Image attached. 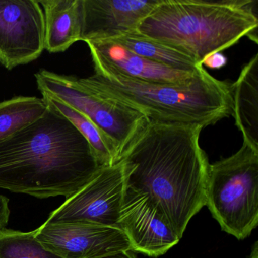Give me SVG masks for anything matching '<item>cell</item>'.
<instances>
[{
    "label": "cell",
    "instance_id": "cell-16",
    "mask_svg": "<svg viewBox=\"0 0 258 258\" xmlns=\"http://www.w3.org/2000/svg\"><path fill=\"white\" fill-rule=\"evenodd\" d=\"M108 40L143 58L176 70L194 72L202 66L188 55L137 33L125 34Z\"/></svg>",
    "mask_w": 258,
    "mask_h": 258
},
{
    "label": "cell",
    "instance_id": "cell-17",
    "mask_svg": "<svg viewBox=\"0 0 258 258\" xmlns=\"http://www.w3.org/2000/svg\"><path fill=\"white\" fill-rule=\"evenodd\" d=\"M43 98L17 96L0 102V139L41 117L46 110Z\"/></svg>",
    "mask_w": 258,
    "mask_h": 258
},
{
    "label": "cell",
    "instance_id": "cell-5",
    "mask_svg": "<svg viewBox=\"0 0 258 258\" xmlns=\"http://www.w3.org/2000/svg\"><path fill=\"white\" fill-rule=\"evenodd\" d=\"M205 205L226 233L238 240L250 235L258 224V150L243 143L210 164Z\"/></svg>",
    "mask_w": 258,
    "mask_h": 258
},
{
    "label": "cell",
    "instance_id": "cell-9",
    "mask_svg": "<svg viewBox=\"0 0 258 258\" xmlns=\"http://www.w3.org/2000/svg\"><path fill=\"white\" fill-rule=\"evenodd\" d=\"M36 237L48 250L62 258H103L133 251L124 232L111 226L45 222L36 229Z\"/></svg>",
    "mask_w": 258,
    "mask_h": 258
},
{
    "label": "cell",
    "instance_id": "cell-1",
    "mask_svg": "<svg viewBox=\"0 0 258 258\" xmlns=\"http://www.w3.org/2000/svg\"><path fill=\"white\" fill-rule=\"evenodd\" d=\"M202 126L149 122L122 155L125 186L149 195L182 238L206 204L209 161Z\"/></svg>",
    "mask_w": 258,
    "mask_h": 258
},
{
    "label": "cell",
    "instance_id": "cell-15",
    "mask_svg": "<svg viewBox=\"0 0 258 258\" xmlns=\"http://www.w3.org/2000/svg\"><path fill=\"white\" fill-rule=\"evenodd\" d=\"M42 98L48 105L69 120L82 134L102 167L113 165L120 161L114 143L87 115L59 99L46 95H42Z\"/></svg>",
    "mask_w": 258,
    "mask_h": 258
},
{
    "label": "cell",
    "instance_id": "cell-8",
    "mask_svg": "<svg viewBox=\"0 0 258 258\" xmlns=\"http://www.w3.org/2000/svg\"><path fill=\"white\" fill-rule=\"evenodd\" d=\"M45 50V21L37 0H0V64L12 70Z\"/></svg>",
    "mask_w": 258,
    "mask_h": 258
},
{
    "label": "cell",
    "instance_id": "cell-2",
    "mask_svg": "<svg viewBox=\"0 0 258 258\" xmlns=\"http://www.w3.org/2000/svg\"><path fill=\"white\" fill-rule=\"evenodd\" d=\"M47 107L41 117L0 139V188L68 199L104 167L77 128Z\"/></svg>",
    "mask_w": 258,
    "mask_h": 258
},
{
    "label": "cell",
    "instance_id": "cell-18",
    "mask_svg": "<svg viewBox=\"0 0 258 258\" xmlns=\"http://www.w3.org/2000/svg\"><path fill=\"white\" fill-rule=\"evenodd\" d=\"M0 258H62L48 250L36 237V229L0 231Z\"/></svg>",
    "mask_w": 258,
    "mask_h": 258
},
{
    "label": "cell",
    "instance_id": "cell-21",
    "mask_svg": "<svg viewBox=\"0 0 258 258\" xmlns=\"http://www.w3.org/2000/svg\"><path fill=\"white\" fill-rule=\"evenodd\" d=\"M103 258H137L134 251H121Z\"/></svg>",
    "mask_w": 258,
    "mask_h": 258
},
{
    "label": "cell",
    "instance_id": "cell-6",
    "mask_svg": "<svg viewBox=\"0 0 258 258\" xmlns=\"http://www.w3.org/2000/svg\"><path fill=\"white\" fill-rule=\"evenodd\" d=\"M35 78L42 95L59 99L87 115L114 143L120 160L149 123L139 111L90 93L76 77L42 69Z\"/></svg>",
    "mask_w": 258,
    "mask_h": 258
},
{
    "label": "cell",
    "instance_id": "cell-3",
    "mask_svg": "<svg viewBox=\"0 0 258 258\" xmlns=\"http://www.w3.org/2000/svg\"><path fill=\"white\" fill-rule=\"evenodd\" d=\"M78 81L93 94L139 111L153 123L205 128L232 114V86L216 79L203 66L185 84L148 83L96 73Z\"/></svg>",
    "mask_w": 258,
    "mask_h": 258
},
{
    "label": "cell",
    "instance_id": "cell-19",
    "mask_svg": "<svg viewBox=\"0 0 258 258\" xmlns=\"http://www.w3.org/2000/svg\"><path fill=\"white\" fill-rule=\"evenodd\" d=\"M9 200L6 196L0 195V231L6 229L10 219V211Z\"/></svg>",
    "mask_w": 258,
    "mask_h": 258
},
{
    "label": "cell",
    "instance_id": "cell-14",
    "mask_svg": "<svg viewBox=\"0 0 258 258\" xmlns=\"http://www.w3.org/2000/svg\"><path fill=\"white\" fill-rule=\"evenodd\" d=\"M232 114L243 143L258 150V55L243 68L232 85Z\"/></svg>",
    "mask_w": 258,
    "mask_h": 258
},
{
    "label": "cell",
    "instance_id": "cell-11",
    "mask_svg": "<svg viewBox=\"0 0 258 258\" xmlns=\"http://www.w3.org/2000/svg\"><path fill=\"white\" fill-rule=\"evenodd\" d=\"M160 0H81V41L111 40L137 33Z\"/></svg>",
    "mask_w": 258,
    "mask_h": 258
},
{
    "label": "cell",
    "instance_id": "cell-4",
    "mask_svg": "<svg viewBox=\"0 0 258 258\" xmlns=\"http://www.w3.org/2000/svg\"><path fill=\"white\" fill-rule=\"evenodd\" d=\"M251 0H160L137 34L173 48L202 64L244 37L257 43Z\"/></svg>",
    "mask_w": 258,
    "mask_h": 258
},
{
    "label": "cell",
    "instance_id": "cell-13",
    "mask_svg": "<svg viewBox=\"0 0 258 258\" xmlns=\"http://www.w3.org/2000/svg\"><path fill=\"white\" fill-rule=\"evenodd\" d=\"M45 21V49L51 53L68 50L81 41V0H42Z\"/></svg>",
    "mask_w": 258,
    "mask_h": 258
},
{
    "label": "cell",
    "instance_id": "cell-7",
    "mask_svg": "<svg viewBox=\"0 0 258 258\" xmlns=\"http://www.w3.org/2000/svg\"><path fill=\"white\" fill-rule=\"evenodd\" d=\"M124 188L121 161L102 167L90 182L52 211L46 222L87 223L119 228Z\"/></svg>",
    "mask_w": 258,
    "mask_h": 258
},
{
    "label": "cell",
    "instance_id": "cell-22",
    "mask_svg": "<svg viewBox=\"0 0 258 258\" xmlns=\"http://www.w3.org/2000/svg\"><path fill=\"white\" fill-rule=\"evenodd\" d=\"M250 258H258V242L253 244V247H252L251 253H250Z\"/></svg>",
    "mask_w": 258,
    "mask_h": 258
},
{
    "label": "cell",
    "instance_id": "cell-12",
    "mask_svg": "<svg viewBox=\"0 0 258 258\" xmlns=\"http://www.w3.org/2000/svg\"><path fill=\"white\" fill-rule=\"evenodd\" d=\"M86 43L91 53L96 74L99 75H117L148 83L185 84L194 79L203 66L196 72H183L143 58L111 40H91Z\"/></svg>",
    "mask_w": 258,
    "mask_h": 258
},
{
    "label": "cell",
    "instance_id": "cell-10",
    "mask_svg": "<svg viewBox=\"0 0 258 258\" xmlns=\"http://www.w3.org/2000/svg\"><path fill=\"white\" fill-rule=\"evenodd\" d=\"M118 226L133 251L154 257L164 254L181 239L157 202L146 193L126 186Z\"/></svg>",
    "mask_w": 258,
    "mask_h": 258
},
{
    "label": "cell",
    "instance_id": "cell-20",
    "mask_svg": "<svg viewBox=\"0 0 258 258\" xmlns=\"http://www.w3.org/2000/svg\"><path fill=\"white\" fill-rule=\"evenodd\" d=\"M227 60L224 55L220 53L213 54L205 58L202 62V66H208L210 69H219L226 66Z\"/></svg>",
    "mask_w": 258,
    "mask_h": 258
}]
</instances>
